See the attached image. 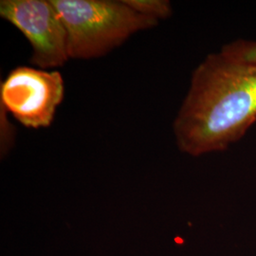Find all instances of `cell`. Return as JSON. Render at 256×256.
I'll use <instances>...</instances> for the list:
<instances>
[{
  "label": "cell",
  "instance_id": "obj_1",
  "mask_svg": "<svg viewBox=\"0 0 256 256\" xmlns=\"http://www.w3.org/2000/svg\"><path fill=\"white\" fill-rule=\"evenodd\" d=\"M256 122V63L220 50L192 72L173 132L180 152L200 156L227 150Z\"/></svg>",
  "mask_w": 256,
  "mask_h": 256
},
{
  "label": "cell",
  "instance_id": "obj_3",
  "mask_svg": "<svg viewBox=\"0 0 256 256\" xmlns=\"http://www.w3.org/2000/svg\"><path fill=\"white\" fill-rule=\"evenodd\" d=\"M64 96V79L57 70L19 66L0 86V106L23 126L50 128Z\"/></svg>",
  "mask_w": 256,
  "mask_h": 256
},
{
  "label": "cell",
  "instance_id": "obj_4",
  "mask_svg": "<svg viewBox=\"0 0 256 256\" xmlns=\"http://www.w3.org/2000/svg\"><path fill=\"white\" fill-rule=\"evenodd\" d=\"M0 16L30 42L32 66L50 70L70 59L66 30L52 0H1Z\"/></svg>",
  "mask_w": 256,
  "mask_h": 256
},
{
  "label": "cell",
  "instance_id": "obj_7",
  "mask_svg": "<svg viewBox=\"0 0 256 256\" xmlns=\"http://www.w3.org/2000/svg\"><path fill=\"white\" fill-rule=\"evenodd\" d=\"M0 128H1V146H0V150H1V156L7 155L12 149V144L14 142V136H16V130L12 126V124L10 122L8 117H7V111L1 108L0 111Z\"/></svg>",
  "mask_w": 256,
  "mask_h": 256
},
{
  "label": "cell",
  "instance_id": "obj_2",
  "mask_svg": "<svg viewBox=\"0 0 256 256\" xmlns=\"http://www.w3.org/2000/svg\"><path fill=\"white\" fill-rule=\"evenodd\" d=\"M68 34L70 59L108 54L138 32L158 21L130 8L124 0H52Z\"/></svg>",
  "mask_w": 256,
  "mask_h": 256
},
{
  "label": "cell",
  "instance_id": "obj_5",
  "mask_svg": "<svg viewBox=\"0 0 256 256\" xmlns=\"http://www.w3.org/2000/svg\"><path fill=\"white\" fill-rule=\"evenodd\" d=\"M130 8L138 14L160 21L172 16V4L168 0H124Z\"/></svg>",
  "mask_w": 256,
  "mask_h": 256
},
{
  "label": "cell",
  "instance_id": "obj_6",
  "mask_svg": "<svg viewBox=\"0 0 256 256\" xmlns=\"http://www.w3.org/2000/svg\"><path fill=\"white\" fill-rule=\"evenodd\" d=\"M221 50L239 60L256 63V41L240 39L226 44Z\"/></svg>",
  "mask_w": 256,
  "mask_h": 256
}]
</instances>
